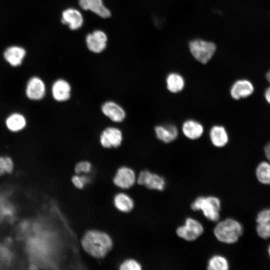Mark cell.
<instances>
[{
  "label": "cell",
  "instance_id": "obj_1",
  "mask_svg": "<svg viewBox=\"0 0 270 270\" xmlns=\"http://www.w3.org/2000/svg\"><path fill=\"white\" fill-rule=\"evenodd\" d=\"M81 244L84 250L94 258L104 257L112 246V241L106 233L98 230H90L82 237Z\"/></svg>",
  "mask_w": 270,
  "mask_h": 270
},
{
  "label": "cell",
  "instance_id": "obj_2",
  "mask_svg": "<svg viewBox=\"0 0 270 270\" xmlns=\"http://www.w3.org/2000/svg\"><path fill=\"white\" fill-rule=\"evenodd\" d=\"M242 232V224L230 218L218 222L214 230L216 238L220 242L228 244L237 242Z\"/></svg>",
  "mask_w": 270,
  "mask_h": 270
},
{
  "label": "cell",
  "instance_id": "obj_3",
  "mask_svg": "<svg viewBox=\"0 0 270 270\" xmlns=\"http://www.w3.org/2000/svg\"><path fill=\"white\" fill-rule=\"evenodd\" d=\"M192 210H201L208 220L217 222L220 218V201L216 196H199L192 203Z\"/></svg>",
  "mask_w": 270,
  "mask_h": 270
},
{
  "label": "cell",
  "instance_id": "obj_4",
  "mask_svg": "<svg viewBox=\"0 0 270 270\" xmlns=\"http://www.w3.org/2000/svg\"><path fill=\"white\" fill-rule=\"evenodd\" d=\"M189 48L192 56L202 64L208 63L216 50L214 43L202 40H192L189 44Z\"/></svg>",
  "mask_w": 270,
  "mask_h": 270
},
{
  "label": "cell",
  "instance_id": "obj_5",
  "mask_svg": "<svg viewBox=\"0 0 270 270\" xmlns=\"http://www.w3.org/2000/svg\"><path fill=\"white\" fill-rule=\"evenodd\" d=\"M46 92V84L41 78L34 76L28 78L24 88V94L28 100L33 102L40 101L44 98Z\"/></svg>",
  "mask_w": 270,
  "mask_h": 270
},
{
  "label": "cell",
  "instance_id": "obj_6",
  "mask_svg": "<svg viewBox=\"0 0 270 270\" xmlns=\"http://www.w3.org/2000/svg\"><path fill=\"white\" fill-rule=\"evenodd\" d=\"M204 230L202 224L198 221L188 218L185 221V224L176 229V232L179 237L187 241H193L200 237Z\"/></svg>",
  "mask_w": 270,
  "mask_h": 270
},
{
  "label": "cell",
  "instance_id": "obj_7",
  "mask_svg": "<svg viewBox=\"0 0 270 270\" xmlns=\"http://www.w3.org/2000/svg\"><path fill=\"white\" fill-rule=\"evenodd\" d=\"M123 138L120 129L116 126H108L100 133V142L104 148H116L121 146Z\"/></svg>",
  "mask_w": 270,
  "mask_h": 270
},
{
  "label": "cell",
  "instance_id": "obj_8",
  "mask_svg": "<svg viewBox=\"0 0 270 270\" xmlns=\"http://www.w3.org/2000/svg\"><path fill=\"white\" fill-rule=\"evenodd\" d=\"M102 114L112 122L115 123L122 122L126 118L124 109L118 102L113 100H107L101 106Z\"/></svg>",
  "mask_w": 270,
  "mask_h": 270
},
{
  "label": "cell",
  "instance_id": "obj_9",
  "mask_svg": "<svg viewBox=\"0 0 270 270\" xmlns=\"http://www.w3.org/2000/svg\"><path fill=\"white\" fill-rule=\"evenodd\" d=\"M137 182L150 190H162L166 182L164 178L160 175L151 172L148 170L142 171L137 178Z\"/></svg>",
  "mask_w": 270,
  "mask_h": 270
},
{
  "label": "cell",
  "instance_id": "obj_10",
  "mask_svg": "<svg viewBox=\"0 0 270 270\" xmlns=\"http://www.w3.org/2000/svg\"><path fill=\"white\" fill-rule=\"evenodd\" d=\"M50 92L52 98L55 101L59 102H65L71 97L72 86L66 80L58 78L52 84Z\"/></svg>",
  "mask_w": 270,
  "mask_h": 270
},
{
  "label": "cell",
  "instance_id": "obj_11",
  "mask_svg": "<svg viewBox=\"0 0 270 270\" xmlns=\"http://www.w3.org/2000/svg\"><path fill=\"white\" fill-rule=\"evenodd\" d=\"M114 184L122 189H128L136 182V174L132 168L123 166L116 171L113 180Z\"/></svg>",
  "mask_w": 270,
  "mask_h": 270
},
{
  "label": "cell",
  "instance_id": "obj_12",
  "mask_svg": "<svg viewBox=\"0 0 270 270\" xmlns=\"http://www.w3.org/2000/svg\"><path fill=\"white\" fill-rule=\"evenodd\" d=\"M28 124L26 116L18 112H14L8 114L4 120L6 128L12 133L20 132L24 130Z\"/></svg>",
  "mask_w": 270,
  "mask_h": 270
},
{
  "label": "cell",
  "instance_id": "obj_13",
  "mask_svg": "<svg viewBox=\"0 0 270 270\" xmlns=\"http://www.w3.org/2000/svg\"><path fill=\"white\" fill-rule=\"evenodd\" d=\"M254 91L252 84L246 79L238 80L236 81L230 89V94L232 98L236 100L248 98Z\"/></svg>",
  "mask_w": 270,
  "mask_h": 270
},
{
  "label": "cell",
  "instance_id": "obj_14",
  "mask_svg": "<svg viewBox=\"0 0 270 270\" xmlns=\"http://www.w3.org/2000/svg\"><path fill=\"white\" fill-rule=\"evenodd\" d=\"M108 38L106 34L100 30H94L86 37V43L89 50L95 53H100L106 47Z\"/></svg>",
  "mask_w": 270,
  "mask_h": 270
},
{
  "label": "cell",
  "instance_id": "obj_15",
  "mask_svg": "<svg viewBox=\"0 0 270 270\" xmlns=\"http://www.w3.org/2000/svg\"><path fill=\"white\" fill-rule=\"evenodd\" d=\"M256 231L262 238L267 240L270 238V208L260 210L256 218Z\"/></svg>",
  "mask_w": 270,
  "mask_h": 270
},
{
  "label": "cell",
  "instance_id": "obj_16",
  "mask_svg": "<svg viewBox=\"0 0 270 270\" xmlns=\"http://www.w3.org/2000/svg\"><path fill=\"white\" fill-rule=\"evenodd\" d=\"M26 51L19 46H11L8 48L4 52L5 60L12 66H20L26 56Z\"/></svg>",
  "mask_w": 270,
  "mask_h": 270
},
{
  "label": "cell",
  "instance_id": "obj_17",
  "mask_svg": "<svg viewBox=\"0 0 270 270\" xmlns=\"http://www.w3.org/2000/svg\"><path fill=\"white\" fill-rule=\"evenodd\" d=\"M61 21L62 24H68L70 29L75 30L82 26L84 20L80 11L68 8L62 12Z\"/></svg>",
  "mask_w": 270,
  "mask_h": 270
},
{
  "label": "cell",
  "instance_id": "obj_18",
  "mask_svg": "<svg viewBox=\"0 0 270 270\" xmlns=\"http://www.w3.org/2000/svg\"><path fill=\"white\" fill-rule=\"evenodd\" d=\"M154 132L158 139L164 143L174 141L178 136V130L174 124L156 126Z\"/></svg>",
  "mask_w": 270,
  "mask_h": 270
},
{
  "label": "cell",
  "instance_id": "obj_19",
  "mask_svg": "<svg viewBox=\"0 0 270 270\" xmlns=\"http://www.w3.org/2000/svg\"><path fill=\"white\" fill-rule=\"evenodd\" d=\"M182 130L186 137L194 140L201 137L204 133V128L200 122L194 120H188L183 123Z\"/></svg>",
  "mask_w": 270,
  "mask_h": 270
},
{
  "label": "cell",
  "instance_id": "obj_20",
  "mask_svg": "<svg viewBox=\"0 0 270 270\" xmlns=\"http://www.w3.org/2000/svg\"><path fill=\"white\" fill-rule=\"evenodd\" d=\"M210 138L212 144L218 148H222L228 143L229 138L225 128L215 125L210 130Z\"/></svg>",
  "mask_w": 270,
  "mask_h": 270
},
{
  "label": "cell",
  "instance_id": "obj_21",
  "mask_svg": "<svg viewBox=\"0 0 270 270\" xmlns=\"http://www.w3.org/2000/svg\"><path fill=\"white\" fill-rule=\"evenodd\" d=\"M166 86L168 90L172 93L180 92L184 88V79L178 73H170L166 78Z\"/></svg>",
  "mask_w": 270,
  "mask_h": 270
},
{
  "label": "cell",
  "instance_id": "obj_22",
  "mask_svg": "<svg viewBox=\"0 0 270 270\" xmlns=\"http://www.w3.org/2000/svg\"><path fill=\"white\" fill-rule=\"evenodd\" d=\"M115 207L120 211L124 212H130L134 207L132 199L125 193H118L114 198Z\"/></svg>",
  "mask_w": 270,
  "mask_h": 270
},
{
  "label": "cell",
  "instance_id": "obj_23",
  "mask_svg": "<svg viewBox=\"0 0 270 270\" xmlns=\"http://www.w3.org/2000/svg\"><path fill=\"white\" fill-rule=\"evenodd\" d=\"M256 176L258 181L261 184H270V162H260L256 166Z\"/></svg>",
  "mask_w": 270,
  "mask_h": 270
},
{
  "label": "cell",
  "instance_id": "obj_24",
  "mask_svg": "<svg viewBox=\"0 0 270 270\" xmlns=\"http://www.w3.org/2000/svg\"><path fill=\"white\" fill-rule=\"evenodd\" d=\"M228 267V261L224 257L216 255L209 260L207 268L210 270H227Z\"/></svg>",
  "mask_w": 270,
  "mask_h": 270
},
{
  "label": "cell",
  "instance_id": "obj_25",
  "mask_svg": "<svg viewBox=\"0 0 270 270\" xmlns=\"http://www.w3.org/2000/svg\"><path fill=\"white\" fill-rule=\"evenodd\" d=\"M89 10L102 18H108L110 12L103 4L102 0H89Z\"/></svg>",
  "mask_w": 270,
  "mask_h": 270
},
{
  "label": "cell",
  "instance_id": "obj_26",
  "mask_svg": "<svg viewBox=\"0 0 270 270\" xmlns=\"http://www.w3.org/2000/svg\"><path fill=\"white\" fill-rule=\"evenodd\" d=\"M14 167V162L10 156H0V176L10 173Z\"/></svg>",
  "mask_w": 270,
  "mask_h": 270
},
{
  "label": "cell",
  "instance_id": "obj_27",
  "mask_svg": "<svg viewBox=\"0 0 270 270\" xmlns=\"http://www.w3.org/2000/svg\"><path fill=\"white\" fill-rule=\"evenodd\" d=\"M120 269L122 270H140L142 269V266L136 260L128 259L120 264Z\"/></svg>",
  "mask_w": 270,
  "mask_h": 270
},
{
  "label": "cell",
  "instance_id": "obj_28",
  "mask_svg": "<svg viewBox=\"0 0 270 270\" xmlns=\"http://www.w3.org/2000/svg\"><path fill=\"white\" fill-rule=\"evenodd\" d=\"M92 166L88 161H81L78 162L74 167V172L78 174L88 173L92 170Z\"/></svg>",
  "mask_w": 270,
  "mask_h": 270
},
{
  "label": "cell",
  "instance_id": "obj_29",
  "mask_svg": "<svg viewBox=\"0 0 270 270\" xmlns=\"http://www.w3.org/2000/svg\"><path fill=\"white\" fill-rule=\"evenodd\" d=\"M74 185L78 189L82 188L89 182V178L84 175L76 174L72 178Z\"/></svg>",
  "mask_w": 270,
  "mask_h": 270
},
{
  "label": "cell",
  "instance_id": "obj_30",
  "mask_svg": "<svg viewBox=\"0 0 270 270\" xmlns=\"http://www.w3.org/2000/svg\"><path fill=\"white\" fill-rule=\"evenodd\" d=\"M79 5L84 10H89V0H80Z\"/></svg>",
  "mask_w": 270,
  "mask_h": 270
},
{
  "label": "cell",
  "instance_id": "obj_31",
  "mask_svg": "<svg viewBox=\"0 0 270 270\" xmlns=\"http://www.w3.org/2000/svg\"><path fill=\"white\" fill-rule=\"evenodd\" d=\"M264 151L266 158L270 162V142L266 145L264 148Z\"/></svg>",
  "mask_w": 270,
  "mask_h": 270
},
{
  "label": "cell",
  "instance_id": "obj_32",
  "mask_svg": "<svg viewBox=\"0 0 270 270\" xmlns=\"http://www.w3.org/2000/svg\"><path fill=\"white\" fill-rule=\"evenodd\" d=\"M264 95L266 101L270 104V86L265 90Z\"/></svg>",
  "mask_w": 270,
  "mask_h": 270
},
{
  "label": "cell",
  "instance_id": "obj_33",
  "mask_svg": "<svg viewBox=\"0 0 270 270\" xmlns=\"http://www.w3.org/2000/svg\"><path fill=\"white\" fill-rule=\"evenodd\" d=\"M266 77L268 82L270 84V70L266 72Z\"/></svg>",
  "mask_w": 270,
  "mask_h": 270
},
{
  "label": "cell",
  "instance_id": "obj_34",
  "mask_svg": "<svg viewBox=\"0 0 270 270\" xmlns=\"http://www.w3.org/2000/svg\"><path fill=\"white\" fill-rule=\"evenodd\" d=\"M268 256L270 258V245L268 247Z\"/></svg>",
  "mask_w": 270,
  "mask_h": 270
}]
</instances>
